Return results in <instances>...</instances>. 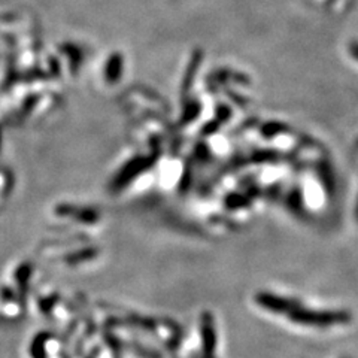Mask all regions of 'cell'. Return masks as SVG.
<instances>
[{"mask_svg":"<svg viewBox=\"0 0 358 358\" xmlns=\"http://www.w3.org/2000/svg\"><path fill=\"white\" fill-rule=\"evenodd\" d=\"M259 303L267 309H273V312L279 313H288V315L294 321L301 324H309V326H330L339 321H345L343 313H318V312H309L306 309H301L294 301L285 300L282 297H278L273 294H260Z\"/></svg>","mask_w":358,"mask_h":358,"instance_id":"1","label":"cell"}]
</instances>
